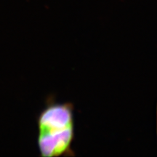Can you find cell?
<instances>
[{
	"label": "cell",
	"mask_w": 157,
	"mask_h": 157,
	"mask_svg": "<svg viewBox=\"0 0 157 157\" xmlns=\"http://www.w3.org/2000/svg\"><path fill=\"white\" fill-rule=\"evenodd\" d=\"M37 143L42 157L74 156V106L51 101L37 118Z\"/></svg>",
	"instance_id": "cell-1"
}]
</instances>
